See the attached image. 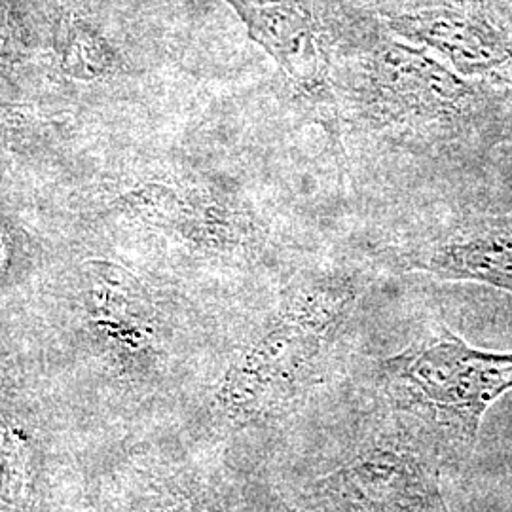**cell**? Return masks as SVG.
<instances>
[{
    "mask_svg": "<svg viewBox=\"0 0 512 512\" xmlns=\"http://www.w3.org/2000/svg\"><path fill=\"white\" fill-rule=\"evenodd\" d=\"M342 54L355 59L361 109L378 126L425 131L458 120L473 99L459 76L395 40L372 12L357 10Z\"/></svg>",
    "mask_w": 512,
    "mask_h": 512,
    "instance_id": "obj_1",
    "label": "cell"
},
{
    "mask_svg": "<svg viewBox=\"0 0 512 512\" xmlns=\"http://www.w3.org/2000/svg\"><path fill=\"white\" fill-rule=\"evenodd\" d=\"M395 403L442 427L471 448L486 408L512 389V353H486L444 332L385 365Z\"/></svg>",
    "mask_w": 512,
    "mask_h": 512,
    "instance_id": "obj_2",
    "label": "cell"
},
{
    "mask_svg": "<svg viewBox=\"0 0 512 512\" xmlns=\"http://www.w3.org/2000/svg\"><path fill=\"white\" fill-rule=\"evenodd\" d=\"M327 131H338L334 65L357 8L344 0H224Z\"/></svg>",
    "mask_w": 512,
    "mask_h": 512,
    "instance_id": "obj_3",
    "label": "cell"
},
{
    "mask_svg": "<svg viewBox=\"0 0 512 512\" xmlns=\"http://www.w3.org/2000/svg\"><path fill=\"white\" fill-rule=\"evenodd\" d=\"M351 298V287L338 279L315 281L296 291L230 370L222 387L228 408L251 414L291 391L344 319Z\"/></svg>",
    "mask_w": 512,
    "mask_h": 512,
    "instance_id": "obj_4",
    "label": "cell"
},
{
    "mask_svg": "<svg viewBox=\"0 0 512 512\" xmlns=\"http://www.w3.org/2000/svg\"><path fill=\"white\" fill-rule=\"evenodd\" d=\"M372 14L458 73H488L512 61V16L497 0H382Z\"/></svg>",
    "mask_w": 512,
    "mask_h": 512,
    "instance_id": "obj_5",
    "label": "cell"
},
{
    "mask_svg": "<svg viewBox=\"0 0 512 512\" xmlns=\"http://www.w3.org/2000/svg\"><path fill=\"white\" fill-rule=\"evenodd\" d=\"M346 507L366 512H446L437 484L401 450H370L323 480Z\"/></svg>",
    "mask_w": 512,
    "mask_h": 512,
    "instance_id": "obj_6",
    "label": "cell"
},
{
    "mask_svg": "<svg viewBox=\"0 0 512 512\" xmlns=\"http://www.w3.org/2000/svg\"><path fill=\"white\" fill-rule=\"evenodd\" d=\"M410 255L412 268L442 279H469L512 293V226L458 230Z\"/></svg>",
    "mask_w": 512,
    "mask_h": 512,
    "instance_id": "obj_7",
    "label": "cell"
},
{
    "mask_svg": "<svg viewBox=\"0 0 512 512\" xmlns=\"http://www.w3.org/2000/svg\"><path fill=\"white\" fill-rule=\"evenodd\" d=\"M31 486L29 444L0 420V499L25 501Z\"/></svg>",
    "mask_w": 512,
    "mask_h": 512,
    "instance_id": "obj_8",
    "label": "cell"
},
{
    "mask_svg": "<svg viewBox=\"0 0 512 512\" xmlns=\"http://www.w3.org/2000/svg\"><path fill=\"white\" fill-rule=\"evenodd\" d=\"M37 126V112L27 107L0 105V158L29 141Z\"/></svg>",
    "mask_w": 512,
    "mask_h": 512,
    "instance_id": "obj_9",
    "label": "cell"
}]
</instances>
